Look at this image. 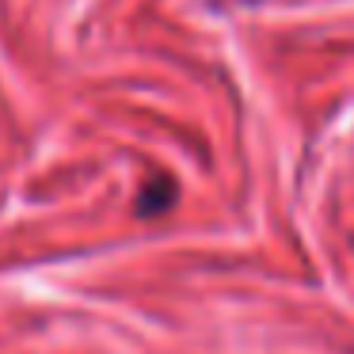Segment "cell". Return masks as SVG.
Listing matches in <instances>:
<instances>
[{
	"instance_id": "obj_1",
	"label": "cell",
	"mask_w": 354,
	"mask_h": 354,
	"mask_svg": "<svg viewBox=\"0 0 354 354\" xmlns=\"http://www.w3.org/2000/svg\"><path fill=\"white\" fill-rule=\"evenodd\" d=\"M171 202H176V183H171V176H156V179H149V183L141 187L138 214L141 217H156V214H164V209H171Z\"/></svg>"
}]
</instances>
